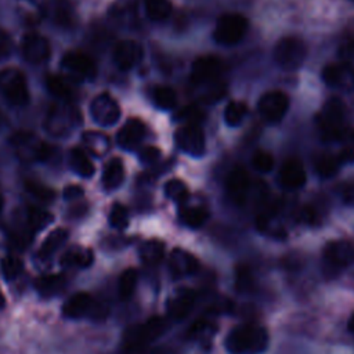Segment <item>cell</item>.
<instances>
[{
  "label": "cell",
  "instance_id": "obj_13",
  "mask_svg": "<svg viewBox=\"0 0 354 354\" xmlns=\"http://www.w3.org/2000/svg\"><path fill=\"white\" fill-rule=\"evenodd\" d=\"M322 79L330 87L344 91L354 90V68L346 62L325 66L322 71Z\"/></svg>",
  "mask_w": 354,
  "mask_h": 354
},
{
  "label": "cell",
  "instance_id": "obj_18",
  "mask_svg": "<svg viewBox=\"0 0 354 354\" xmlns=\"http://www.w3.org/2000/svg\"><path fill=\"white\" fill-rule=\"evenodd\" d=\"M221 61L216 55H202L192 64L191 80L195 84H202L214 80L221 72Z\"/></svg>",
  "mask_w": 354,
  "mask_h": 354
},
{
  "label": "cell",
  "instance_id": "obj_29",
  "mask_svg": "<svg viewBox=\"0 0 354 354\" xmlns=\"http://www.w3.org/2000/svg\"><path fill=\"white\" fill-rule=\"evenodd\" d=\"M68 239V231L65 228H57L51 231L46 239L43 241L40 249H39V257L47 259L50 257L55 250H58L64 242Z\"/></svg>",
  "mask_w": 354,
  "mask_h": 354
},
{
  "label": "cell",
  "instance_id": "obj_40",
  "mask_svg": "<svg viewBox=\"0 0 354 354\" xmlns=\"http://www.w3.org/2000/svg\"><path fill=\"white\" fill-rule=\"evenodd\" d=\"M165 194L169 199L174 202H184L188 198V188L184 181L178 178H171L165 185Z\"/></svg>",
  "mask_w": 354,
  "mask_h": 354
},
{
  "label": "cell",
  "instance_id": "obj_7",
  "mask_svg": "<svg viewBox=\"0 0 354 354\" xmlns=\"http://www.w3.org/2000/svg\"><path fill=\"white\" fill-rule=\"evenodd\" d=\"M248 30V19L238 12H228L218 18L214 29V40L223 46L239 43Z\"/></svg>",
  "mask_w": 354,
  "mask_h": 354
},
{
  "label": "cell",
  "instance_id": "obj_25",
  "mask_svg": "<svg viewBox=\"0 0 354 354\" xmlns=\"http://www.w3.org/2000/svg\"><path fill=\"white\" fill-rule=\"evenodd\" d=\"M124 180V166L122 159L112 158L104 167L102 185L105 189L118 188Z\"/></svg>",
  "mask_w": 354,
  "mask_h": 354
},
{
  "label": "cell",
  "instance_id": "obj_24",
  "mask_svg": "<svg viewBox=\"0 0 354 354\" xmlns=\"http://www.w3.org/2000/svg\"><path fill=\"white\" fill-rule=\"evenodd\" d=\"M169 264H170V271L177 277H184V275L192 274L198 268L196 259L191 253H188L183 249H174L171 252Z\"/></svg>",
  "mask_w": 354,
  "mask_h": 354
},
{
  "label": "cell",
  "instance_id": "obj_23",
  "mask_svg": "<svg viewBox=\"0 0 354 354\" xmlns=\"http://www.w3.org/2000/svg\"><path fill=\"white\" fill-rule=\"evenodd\" d=\"M196 299V293L192 289H181L167 303L169 315L174 319L184 318L192 308Z\"/></svg>",
  "mask_w": 354,
  "mask_h": 354
},
{
  "label": "cell",
  "instance_id": "obj_32",
  "mask_svg": "<svg viewBox=\"0 0 354 354\" xmlns=\"http://www.w3.org/2000/svg\"><path fill=\"white\" fill-rule=\"evenodd\" d=\"M165 254V243L156 239L147 241L140 248V257L147 264H156Z\"/></svg>",
  "mask_w": 354,
  "mask_h": 354
},
{
  "label": "cell",
  "instance_id": "obj_6",
  "mask_svg": "<svg viewBox=\"0 0 354 354\" xmlns=\"http://www.w3.org/2000/svg\"><path fill=\"white\" fill-rule=\"evenodd\" d=\"M0 93L15 106H24L29 101V90L25 75L14 68L0 72Z\"/></svg>",
  "mask_w": 354,
  "mask_h": 354
},
{
  "label": "cell",
  "instance_id": "obj_20",
  "mask_svg": "<svg viewBox=\"0 0 354 354\" xmlns=\"http://www.w3.org/2000/svg\"><path fill=\"white\" fill-rule=\"evenodd\" d=\"M249 188V174L243 166H235L231 169L227 177V191L230 198L241 205L246 199Z\"/></svg>",
  "mask_w": 354,
  "mask_h": 354
},
{
  "label": "cell",
  "instance_id": "obj_27",
  "mask_svg": "<svg viewBox=\"0 0 354 354\" xmlns=\"http://www.w3.org/2000/svg\"><path fill=\"white\" fill-rule=\"evenodd\" d=\"M93 252L87 248L73 246L61 257V264L66 267H88L93 263Z\"/></svg>",
  "mask_w": 354,
  "mask_h": 354
},
{
  "label": "cell",
  "instance_id": "obj_5",
  "mask_svg": "<svg viewBox=\"0 0 354 354\" xmlns=\"http://www.w3.org/2000/svg\"><path fill=\"white\" fill-rule=\"evenodd\" d=\"M15 153L25 162L47 160L53 152V148L41 141L36 134L30 131H18L10 140Z\"/></svg>",
  "mask_w": 354,
  "mask_h": 354
},
{
  "label": "cell",
  "instance_id": "obj_22",
  "mask_svg": "<svg viewBox=\"0 0 354 354\" xmlns=\"http://www.w3.org/2000/svg\"><path fill=\"white\" fill-rule=\"evenodd\" d=\"M281 184L288 189H297L306 183V170L300 160L288 159L279 171Z\"/></svg>",
  "mask_w": 354,
  "mask_h": 354
},
{
  "label": "cell",
  "instance_id": "obj_31",
  "mask_svg": "<svg viewBox=\"0 0 354 354\" xmlns=\"http://www.w3.org/2000/svg\"><path fill=\"white\" fill-rule=\"evenodd\" d=\"M25 220L29 225V228L32 230V232H37L40 230H43L44 227H47L51 221H53V214L47 210H43L40 207H28L24 213Z\"/></svg>",
  "mask_w": 354,
  "mask_h": 354
},
{
  "label": "cell",
  "instance_id": "obj_26",
  "mask_svg": "<svg viewBox=\"0 0 354 354\" xmlns=\"http://www.w3.org/2000/svg\"><path fill=\"white\" fill-rule=\"evenodd\" d=\"M36 290L44 296L51 297L62 292L65 286V277L61 274H51V275H43L36 279L35 282Z\"/></svg>",
  "mask_w": 354,
  "mask_h": 354
},
{
  "label": "cell",
  "instance_id": "obj_9",
  "mask_svg": "<svg viewBox=\"0 0 354 354\" xmlns=\"http://www.w3.org/2000/svg\"><path fill=\"white\" fill-rule=\"evenodd\" d=\"M90 113L95 123L101 126H111L119 120L120 106L112 95H109L108 93H102L91 101Z\"/></svg>",
  "mask_w": 354,
  "mask_h": 354
},
{
  "label": "cell",
  "instance_id": "obj_28",
  "mask_svg": "<svg viewBox=\"0 0 354 354\" xmlns=\"http://www.w3.org/2000/svg\"><path fill=\"white\" fill-rule=\"evenodd\" d=\"M69 165L75 173H77L79 176L84 177V178L91 177L95 171L93 162L90 160L87 153L80 148H72V151L69 153Z\"/></svg>",
  "mask_w": 354,
  "mask_h": 354
},
{
  "label": "cell",
  "instance_id": "obj_43",
  "mask_svg": "<svg viewBox=\"0 0 354 354\" xmlns=\"http://www.w3.org/2000/svg\"><path fill=\"white\" fill-rule=\"evenodd\" d=\"M109 224L116 230H123L129 224V212L122 203H115L109 212Z\"/></svg>",
  "mask_w": 354,
  "mask_h": 354
},
{
  "label": "cell",
  "instance_id": "obj_30",
  "mask_svg": "<svg viewBox=\"0 0 354 354\" xmlns=\"http://www.w3.org/2000/svg\"><path fill=\"white\" fill-rule=\"evenodd\" d=\"M46 87L47 90L61 100H69L73 97V88L72 84L59 75H47L46 76Z\"/></svg>",
  "mask_w": 354,
  "mask_h": 354
},
{
  "label": "cell",
  "instance_id": "obj_12",
  "mask_svg": "<svg viewBox=\"0 0 354 354\" xmlns=\"http://www.w3.org/2000/svg\"><path fill=\"white\" fill-rule=\"evenodd\" d=\"M289 108V98L283 91L275 90L263 94L259 100V111L268 122H279Z\"/></svg>",
  "mask_w": 354,
  "mask_h": 354
},
{
  "label": "cell",
  "instance_id": "obj_55",
  "mask_svg": "<svg viewBox=\"0 0 354 354\" xmlns=\"http://www.w3.org/2000/svg\"><path fill=\"white\" fill-rule=\"evenodd\" d=\"M4 306H6V297H4V295H3V292H1V289H0V310H1Z\"/></svg>",
  "mask_w": 354,
  "mask_h": 354
},
{
  "label": "cell",
  "instance_id": "obj_33",
  "mask_svg": "<svg viewBox=\"0 0 354 354\" xmlns=\"http://www.w3.org/2000/svg\"><path fill=\"white\" fill-rule=\"evenodd\" d=\"M83 141L87 145L88 151L97 156H101L109 149V138L106 134L98 131H88L83 134Z\"/></svg>",
  "mask_w": 354,
  "mask_h": 354
},
{
  "label": "cell",
  "instance_id": "obj_46",
  "mask_svg": "<svg viewBox=\"0 0 354 354\" xmlns=\"http://www.w3.org/2000/svg\"><path fill=\"white\" fill-rule=\"evenodd\" d=\"M343 141L344 145L339 155L340 162H354V130H350V133Z\"/></svg>",
  "mask_w": 354,
  "mask_h": 354
},
{
  "label": "cell",
  "instance_id": "obj_11",
  "mask_svg": "<svg viewBox=\"0 0 354 354\" xmlns=\"http://www.w3.org/2000/svg\"><path fill=\"white\" fill-rule=\"evenodd\" d=\"M324 260L329 272L336 274L354 261V248L351 243L344 241L330 242L325 248Z\"/></svg>",
  "mask_w": 354,
  "mask_h": 354
},
{
  "label": "cell",
  "instance_id": "obj_38",
  "mask_svg": "<svg viewBox=\"0 0 354 354\" xmlns=\"http://www.w3.org/2000/svg\"><path fill=\"white\" fill-rule=\"evenodd\" d=\"M137 279H138V274L134 268H127L122 272L120 278H119V295L122 299H129L137 285Z\"/></svg>",
  "mask_w": 354,
  "mask_h": 354
},
{
  "label": "cell",
  "instance_id": "obj_47",
  "mask_svg": "<svg viewBox=\"0 0 354 354\" xmlns=\"http://www.w3.org/2000/svg\"><path fill=\"white\" fill-rule=\"evenodd\" d=\"M252 286V275L246 267L236 268V288L239 290H248Z\"/></svg>",
  "mask_w": 354,
  "mask_h": 354
},
{
  "label": "cell",
  "instance_id": "obj_8",
  "mask_svg": "<svg viewBox=\"0 0 354 354\" xmlns=\"http://www.w3.org/2000/svg\"><path fill=\"white\" fill-rule=\"evenodd\" d=\"M306 44L297 37L281 39L274 47V61L286 71L297 69L306 59Z\"/></svg>",
  "mask_w": 354,
  "mask_h": 354
},
{
  "label": "cell",
  "instance_id": "obj_15",
  "mask_svg": "<svg viewBox=\"0 0 354 354\" xmlns=\"http://www.w3.org/2000/svg\"><path fill=\"white\" fill-rule=\"evenodd\" d=\"M76 122V111L66 105H54L46 119V129L53 136H64L69 133Z\"/></svg>",
  "mask_w": 354,
  "mask_h": 354
},
{
  "label": "cell",
  "instance_id": "obj_44",
  "mask_svg": "<svg viewBox=\"0 0 354 354\" xmlns=\"http://www.w3.org/2000/svg\"><path fill=\"white\" fill-rule=\"evenodd\" d=\"M252 163L256 170L261 173H268L274 167V158L266 151H257L252 158Z\"/></svg>",
  "mask_w": 354,
  "mask_h": 354
},
{
  "label": "cell",
  "instance_id": "obj_17",
  "mask_svg": "<svg viewBox=\"0 0 354 354\" xmlns=\"http://www.w3.org/2000/svg\"><path fill=\"white\" fill-rule=\"evenodd\" d=\"M50 43L39 33H26L22 40V55L30 64H40L50 57Z\"/></svg>",
  "mask_w": 354,
  "mask_h": 354
},
{
  "label": "cell",
  "instance_id": "obj_42",
  "mask_svg": "<svg viewBox=\"0 0 354 354\" xmlns=\"http://www.w3.org/2000/svg\"><path fill=\"white\" fill-rule=\"evenodd\" d=\"M24 270V263L18 256L8 254L1 260V274L6 279L17 278Z\"/></svg>",
  "mask_w": 354,
  "mask_h": 354
},
{
  "label": "cell",
  "instance_id": "obj_53",
  "mask_svg": "<svg viewBox=\"0 0 354 354\" xmlns=\"http://www.w3.org/2000/svg\"><path fill=\"white\" fill-rule=\"evenodd\" d=\"M342 196H343V201H344L347 205L354 206V183L344 187V189H343V192H342Z\"/></svg>",
  "mask_w": 354,
  "mask_h": 354
},
{
  "label": "cell",
  "instance_id": "obj_50",
  "mask_svg": "<svg viewBox=\"0 0 354 354\" xmlns=\"http://www.w3.org/2000/svg\"><path fill=\"white\" fill-rule=\"evenodd\" d=\"M83 194H84L83 188H82L80 185H75V184L68 185V187H65V189H64V196H65V199H69V201L79 199V198L83 196Z\"/></svg>",
  "mask_w": 354,
  "mask_h": 354
},
{
  "label": "cell",
  "instance_id": "obj_34",
  "mask_svg": "<svg viewBox=\"0 0 354 354\" xmlns=\"http://www.w3.org/2000/svg\"><path fill=\"white\" fill-rule=\"evenodd\" d=\"M339 163H340L339 156H335L332 153H321L315 159V170L321 177L328 178L336 174L339 169Z\"/></svg>",
  "mask_w": 354,
  "mask_h": 354
},
{
  "label": "cell",
  "instance_id": "obj_37",
  "mask_svg": "<svg viewBox=\"0 0 354 354\" xmlns=\"http://www.w3.org/2000/svg\"><path fill=\"white\" fill-rule=\"evenodd\" d=\"M25 189L28 194H30L33 198H36L40 202H51L55 196V192L50 187L35 180H26Z\"/></svg>",
  "mask_w": 354,
  "mask_h": 354
},
{
  "label": "cell",
  "instance_id": "obj_45",
  "mask_svg": "<svg viewBox=\"0 0 354 354\" xmlns=\"http://www.w3.org/2000/svg\"><path fill=\"white\" fill-rule=\"evenodd\" d=\"M177 116L180 119H184L187 120V124H198L202 119H203V113L199 111V108L191 105V106H187L184 109H181Z\"/></svg>",
  "mask_w": 354,
  "mask_h": 354
},
{
  "label": "cell",
  "instance_id": "obj_48",
  "mask_svg": "<svg viewBox=\"0 0 354 354\" xmlns=\"http://www.w3.org/2000/svg\"><path fill=\"white\" fill-rule=\"evenodd\" d=\"M160 151L156 147H145L140 152V159L144 163H153L159 159Z\"/></svg>",
  "mask_w": 354,
  "mask_h": 354
},
{
  "label": "cell",
  "instance_id": "obj_4",
  "mask_svg": "<svg viewBox=\"0 0 354 354\" xmlns=\"http://www.w3.org/2000/svg\"><path fill=\"white\" fill-rule=\"evenodd\" d=\"M109 308L104 301L95 300L87 292H79L72 295L62 306V314L66 318L77 319L90 317L93 319H105Z\"/></svg>",
  "mask_w": 354,
  "mask_h": 354
},
{
  "label": "cell",
  "instance_id": "obj_52",
  "mask_svg": "<svg viewBox=\"0 0 354 354\" xmlns=\"http://www.w3.org/2000/svg\"><path fill=\"white\" fill-rule=\"evenodd\" d=\"M342 57H343L346 64H348V65H351L354 68V41L347 43L342 48Z\"/></svg>",
  "mask_w": 354,
  "mask_h": 354
},
{
  "label": "cell",
  "instance_id": "obj_14",
  "mask_svg": "<svg viewBox=\"0 0 354 354\" xmlns=\"http://www.w3.org/2000/svg\"><path fill=\"white\" fill-rule=\"evenodd\" d=\"M43 14L47 19L61 28H71L75 24L76 14L71 0H46Z\"/></svg>",
  "mask_w": 354,
  "mask_h": 354
},
{
  "label": "cell",
  "instance_id": "obj_1",
  "mask_svg": "<svg viewBox=\"0 0 354 354\" xmlns=\"http://www.w3.org/2000/svg\"><path fill=\"white\" fill-rule=\"evenodd\" d=\"M268 346V332L257 324H243L234 328L225 339L230 354H260Z\"/></svg>",
  "mask_w": 354,
  "mask_h": 354
},
{
  "label": "cell",
  "instance_id": "obj_35",
  "mask_svg": "<svg viewBox=\"0 0 354 354\" xmlns=\"http://www.w3.org/2000/svg\"><path fill=\"white\" fill-rule=\"evenodd\" d=\"M170 0H145L147 15L153 21H163L171 14Z\"/></svg>",
  "mask_w": 354,
  "mask_h": 354
},
{
  "label": "cell",
  "instance_id": "obj_51",
  "mask_svg": "<svg viewBox=\"0 0 354 354\" xmlns=\"http://www.w3.org/2000/svg\"><path fill=\"white\" fill-rule=\"evenodd\" d=\"M299 218H300V221H303V223L314 224V223L317 221V213H315V210H314L313 207L306 206V207H303V209L300 210Z\"/></svg>",
  "mask_w": 354,
  "mask_h": 354
},
{
  "label": "cell",
  "instance_id": "obj_36",
  "mask_svg": "<svg viewBox=\"0 0 354 354\" xmlns=\"http://www.w3.org/2000/svg\"><path fill=\"white\" fill-rule=\"evenodd\" d=\"M207 210L199 206L185 207L181 212L183 223L191 228H199L207 220Z\"/></svg>",
  "mask_w": 354,
  "mask_h": 354
},
{
  "label": "cell",
  "instance_id": "obj_56",
  "mask_svg": "<svg viewBox=\"0 0 354 354\" xmlns=\"http://www.w3.org/2000/svg\"><path fill=\"white\" fill-rule=\"evenodd\" d=\"M1 207H3V199H1V196H0V213H1Z\"/></svg>",
  "mask_w": 354,
  "mask_h": 354
},
{
  "label": "cell",
  "instance_id": "obj_41",
  "mask_svg": "<svg viewBox=\"0 0 354 354\" xmlns=\"http://www.w3.org/2000/svg\"><path fill=\"white\" fill-rule=\"evenodd\" d=\"M246 115V105L241 101H231L225 106L224 111V119L225 123L230 126H236L239 124Z\"/></svg>",
  "mask_w": 354,
  "mask_h": 354
},
{
  "label": "cell",
  "instance_id": "obj_10",
  "mask_svg": "<svg viewBox=\"0 0 354 354\" xmlns=\"http://www.w3.org/2000/svg\"><path fill=\"white\" fill-rule=\"evenodd\" d=\"M176 144L191 156H201L205 152V134L199 124H184L177 129Z\"/></svg>",
  "mask_w": 354,
  "mask_h": 354
},
{
  "label": "cell",
  "instance_id": "obj_16",
  "mask_svg": "<svg viewBox=\"0 0 354 354\" xmlns=\"http://www.w3.org/2000/svg\"><path fill=\"white\" fill-rule=\"evenodd\" d=\"M62 66L72 75L82 79H91L97 75L94 59L82 51H68L62 57Z\"/></svg>",
  "mask_w": 354,
  "mask_h": 354
},
{
  "label": "cell",
  "instance_id": "obj_3",
  "mask_svg": "<svg viewBox=\"0 0 354 354\" xmlns=\"http://www.w3.org/2000/svg\"><path fill=\"white\" fill-rule=\"evenodd\" d=\"M166 329V322L163 318L155 315L148 318L142 324H136L129 326L122 339L123 351L126 354H137L147 348L149 343L158 339Z\"/></svg>",
  "mask_w": 354,
  "mask_h": 354
},
{
  "label": "cell",
  "instance_id": "obj_2",
  "mask_svg": "<svg viewBox=\"0 0 354 354\" xmlns=\"http://www.w3.org/2000/svg\"><path fill=\"white\" fill-rule=\"evenodd\" d=\"M346 106L344 102L337 98H329L317 115V126L324 141L344 140L350 133V129L344 122Z\"/></svg>",
  "mask_w": 354,
  "mask_h": 354
},
{
  "label": "cell",
  "instance_id": "obj_39",
  "mask_svg": "<svg viewBox=\"0 0 354 354\" xmlns=\"http://www.w3.org/2000/svg\"><path fill=\"white\" fill-rule=\"evenodd\" d=\"M153 102L162 109H170L177 102V95L173 88L167 86H159L153 90Z\"/></svg>",
  "mask_w": 354,
  "mask_h": 354
},
{
  "label": "cell",
  "instance_id": "obj_49",
  "mask_svg": "<svg viewBox=\"0 0 354 354\" xmlns=\"http://www.w3.org/2000/svg\"><path fill=\"white\" fill-rule=\"evenodd\" d=\"M12 50V40L10 35L0 28V58L7 57Z\"/></svg>",
  "mask_w": 354,
  "mask_h": 354
},
{
  "label": "cell",
  "instance_id": "obj_21",
  "mask_svg": "<svg viewBox=\"0 0 354 354\" xmlns=\"http://www.w3.org/2000/svg\"><path fill=\"white\" fill-rule=\"evenodd\" d=\"M144 134L145 124L140 119L131 118L118 131V144L124 149H133L141 142Z\"/></svg>",
  "mask_w": 354,
  "mask_h": 354
},
{
  "label": "cell",
  "instance_id": "obj_54",
  "mask_svg": "<svg viewBox=\"0 0 354 354\" xmlns=\"http://www.w3.org/2000/svg\"><path fill=\"white\" fill-rule=\"evenodd\" d=\"M347 328L354 333V314L350 317V319H348V325H347Z\"/></svg>",
  "mask_w": 354,
  "mask_h": 354
},
{
  "label": "cell",
  "instance_id": "obj_19",
  "mask_svg": "<svg viewBox=\"0 0 354 354\" xmlns=\"http://www.w3.org/2000/svg\"><path fill=\"white\" fill-rule=\"evenodd\" d=\"M142 57L141 46L134 40H122L113 48V62L122 71L131 69Z\"/></svg>",
  "mask_w": 354,
  "mask_h": 354
}]
</instances>
